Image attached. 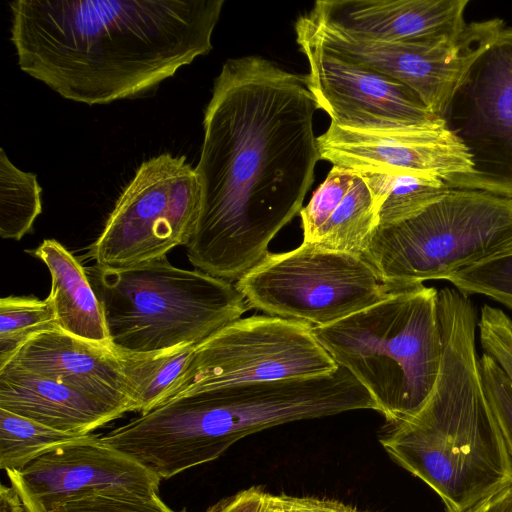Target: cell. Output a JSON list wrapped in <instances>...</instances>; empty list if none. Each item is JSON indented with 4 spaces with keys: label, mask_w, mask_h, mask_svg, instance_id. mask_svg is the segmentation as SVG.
Masks as SVG:
<instances>
[{
    "label": "cell",
    "mask_w": 512,
    "mask_h": 512,
    "mask_svg": "<svg viewBox=\"0 0 512 512\" xmlns=\"http://www.w3.org/2000/svg\"><path fill=\"white\" fill-rule=\"evenodd\" d=\"M512 246V199L449 189L418 213L379 225L362 254L387 287L446 280Z\"/></svg>",
    "instance_id": "obj_6"
},
{
    "label": "cell",
    "mask_w": 512,
    "mask_h": 512,
    "mask_svg": "<svg viewBox=\"0 0 512 512\" xmlns=\"http://www.w3.org/2000/svg\"><path fill=\"white\" fill-rule=\"evenodd\" d=\"M465 512H512V485L479 502Z\"/></svg>",
    "instance_id": "obj_31"
},
{
    "label": "cell",
    "mask_w": 512,
    "mask_h": 512,
    "mask_svg": "<svg viewBox=\"0 0 512 512\" xmlns=\"http://www.w3.org/2000/svg\"><path fill=\"white\" fill-rule=\"evenodd\" d=\"M0 512H25L22 501L13 487L1 485Z\"/></svg>",
    "instance_id": "obj_32"
},
{
    "label": "cell",
    "mask_w": 512,
    "mask_h": 512,
    "mask_svg": "<svg viewBox=\"0 0 512 512\" xmlns=\"http://www.w3.org/2000/svg\"><path fill=\"white\" fill-rule=\"evenodd\" d=\"M477 330L483 352L494 359L512 384V318L502 309L485 304Z\"/></svg>",
    "instance_id": "obj_27"
},
{
    "label": "cell",
    "mask_w": 512,
    "mask_h": 512,
    "mask_svg": "<svg viewBox=\"0 0 512 512\" xmlns=\"http://www.w3.org/2000/svg\"><path fill=\"white\" fill-rule=\"evenodd\" d=\"M305 75L257 56L228 59L204 111L201 204L190 263L235 283L302 209L320 160Z\"/></svg>",
    "instance_id": "obj_1"
},
{
    "label": "cell",
    "mask_w": 512,
    "mask_h": 512,
    "mask_svg": "<svg viewBox=\"0 0 512 512\" xmlns=\"http://www.w3.org/2000/svg\"><path fill=\"white\" fill-rule=\"evenodd\" d=\"M337 368L311 325L269 315L239 318L196 345L161 405L216 387L316 377Z\"/></svg>",
    "instance_id": "obj_9"
},
{
    "label": "cell",
    "mask_w": 512,
    "mask_h": 512,
    "mask_svg": "<svg viewBox=\"0 0 512 512\" xmlns=\"http://www.w3.org/2000/svg\"><path fill=\"white\" fill-rule=\"evenodd\" d=\"M504 27L496 18L468 23L453 39L389 42L342 28L309 11L297 19L295 32L403 83L443 119L473 64Z\"/></svg>",
    "instance_id": "obj_10"
},
{
    "label": "cell",
    "mask_w": 512,
    "mask_h": 512,
    "mask_svg": "<svg viewBox=\"0 0 512 512\" xmlns=\"http://www.w3.org/2000/svg\"><path fill=\"white\" fill-rule=\"evenodd\" d=\"M303 242L361 256L378 226V208L362 176L333 166L300 211Z\"/></svg>",
    "instance_id": "obj_18"
},
{
    "label": "cell",
    "mask_w": 512,
    "mask_h": 512,
    "mask_svg": "<svg viewBox=\"0 0 512 512\" xmlns=\"http://www.w3.org/2000/svg\"><path fill=\"white\" fill-rule=\"evenodd\" d=\"M443 119L472 161L454 189L512 199V28L505 26L476 60Z\"/></svg>",
    "instance_id": "obj_11"
},
{
    "label": "cell",
    "mask_w": 512,
    "mask_h": 512,
    "mask_svg": "<svg viewBox=\"0 0 512 512\" xmlns=\"http://www.w3.org/2000/svg\"><path fill=\"white\" fill-rule=\"evenodd\" d=\"M308 61L306 82L331 124L352 129H389L424 125L434 115L403 83L296 32Z\"/></svg>",
    "instance_id": "obj_12"
},
{
    "label": "cell",
    "mask_w": 512,
    "mask_h": 512,
    "mask_svg": "<svg viewBox=\"0 0 512 512\" xmlns=\"http://www.w3.org/2000/svg\"><path fill=\"white\" fill-rule=\"evenodd\" d=\"M269 493L253 486L212 505L206 512H265Z\"/></svg>",
    "instance_id": "obj_29"
},
{
    "label": "cell",
    "mask_w": 512,
    "mask_h": 512,
    "mask_svg": "<svg viewBox=\"0 0 512 512\" xmlns=\"http://www.w3.org/2000/svg\"><path fill=\"white\" fill-rule=\"evenodd\" d=\"M49 297L7 296L0 300V368L35 334L57 328Z\"/></svg>",
    "instance_id": "obj_24"
},
{
    "label": "cell",
    "mask_w": 512,
    "mask_h": 512,
    "mask_svg": "<svg viewBox=\"0 0 512 512\" xmlns=\"http://www.w3.org/2000/svg\"><path fill=\"white\" fill-rule=\"evenodd\" d=\"M52 512H175L158 494L141 495L129 491H100L70 502Z\"/></svg>",
    "instance_id": "obj_26"
},
{
    "label": "cell",
    "mask_w": 512,
    "mask_h": 512,
    "mask_svg": "<svg viewBox=\"0 0 512 512\" xmlns=\"http://www.w3.org/2000/svg\"><path fill=\"white\" fill-rule=\"evenodd\" d=\"M438 307L444 351L434 389L412 418L386 423L380 443L438 494L447 512H465L512 485V458L483 388L475 306L445 287Z\"/></svg>",
    "instance_id": "obj_3"
},
{
    "label": "cell",
    "mask_w": 512,
    "mask_h": 512,
    "mask_svg": "<svg viewBox=\"0 0 512 512\" xmlns=\"http://www.w3.org/2000/svg\"><path fill=\"white\" fill-rule=\"evenodd\" d=\"M42 188L36 175L17 168L0 150V236L20 240L42 212Z\"/></svg>",
    "instance_id": "obj_22"
},
{
    "label": "cell",
    "mask_w": 512,
    "mask_h": 512,
    "mask_svg": "<svg viewBox=\"0 0 512 512\" xmlns=\"http://www.w3.org/2000/svg\"><path fill=\"white\" fill-rule=\"evenodd\" d=\"M112 348L159 352L197 345L250 309L235 283L173 266L167 256L142 264L85 268Z\"/></svg>",
    "instance_id": "obj_5"
},
{
    "label": "cell",
    "mask_w": 512,
    "mask_h": 512,
    "mask_svg": "<svg viewBox=\"0 0 512 512\" xmlns=\"http://www.w3.org/2000/svg\"><path fill=\"white\" fill-rule=\"evenodd\" d=\"M487 401L512 458V384L500 366L483 352L479 358Z\"/></svg>",
    "instance_id": "obj_28"
},
{
    "label": "cell",
    "mask_w": 512,
    "mask_h": 512,
    "mask_svg": "<svg viewBox=\"0 0 512 512\" xmlns=\"http://www.w3.org/2000/svg\"><path fill=\"white\" fill-rule=\"evenodd\" d=\"M0 408L71 435L90 434L130 412L125 405L11 365L0 368Z\"/></svg>",
    "instance_id": "obj_17"
},
{
    "label": "cell",
    "mask_w": 512,
    "mask_h": 512,
    "mask_svg": "<svg viewBox=\"0 0 512 512\" xmlns=\"http://www.w3.org/2000/svg\"><path fill=\"white\" fill-rule=\"evenodd\" d=\"M196 345L143 354L116 352L133 389L135 411L148 413L163 402L188 368Z\"/></svg>",
    "instance_id": "obj_20"
},
{
    "label": "cell",
    "mask_w": 512,
    "mask_h": 512,
    "mask_svg": "<svg viewBox=\"0 0 512 512\" xmlns=\"http://www.w3.org/2000/svg\"><path fill=\"white\" fill-rule=\"evenodd\" d=\"M320 159L358 173L406 172L443 180L451 189L472 171L468 149L444 119L389 129L334 124L317 137Z\"/></svg>",
    "instance_id": "obj_14"
},
{
    "label": "cell",
    "mask_w": 512,
    "mask_h": 512,
    "mask_svg": "<svg viewBox=\"0 0 512 512\" xmlns=\"http://www.w3.org/2000/svg\"><path fill=\"white\" fill-rule=\"evenodd\" d=\"M51 275L52 301L58 326L76 337L112 348L104 314L85 268L61 243L45 239L33 250Z\"/></svg>",
    "instance_id": "obj_19"
},
{
    "label": "cell",
    "mask_w": 512,
    "mask_h": 512,
    "mask_svg": "<svg viewBox=\"0 0 512 512\" xmlns=\"http://www.w3.org/2000/svg\"><path fill=\"white\" fill-rule=\"evenodd\" d=\"M71 435L0 408V468L19 470L45 451L70 441Z\"/></svg>",
    "instance_id": "obj_23"
},
{
    "label": "cell",
    "mask_w": 512,
    "mask_h": 512,
    "mask_svg": "<svg viewBox=\"0 0 512 512\" xmlns=\"http://www.w3.org/2000/svg\"><path fill=\"white\" fill-rule=\"evenodd\" d=\"M468 0H322L312 12L364 36L389 42L453 39L466 28Z\"/></svg>",
    "instance_id": "obj_15"
},
{
    "label": "cell",
    "mask_w": 512,
    "mask_h": 512,
    "mask_svg": "<svg viewBox=\"0 0 512 512\" xmlns=\"http://www.w3.org/2000/svg\"><path fill=\"white\" fill-rule=\"evenodd\" d=\"M6 365L60 381L135 411L133 389L115 350L59 327L33 335Z\"/></svg>",
    "instance_id": "obj_16"
},
{
    "label": "cell",
    "mask_w": 512,
    "mask_h": 512,
    "mask_svg": "<svg viewBox=\"0 0 512 512\" xmlns=\"http://www.w3.org/2000/svg\"><path fill=\"white\" fill-rule=\"evenodd\" d=\"M25 512H52L100 491L158 494L161 479L125 453L87 434L59 444L6 472Z\"/></svg>",
    "instance_id": "obj_13"
},
{
    "label": "cell",
    "mask_w": 512,
    "mask_h": 512,
    "mask_svg": "<svg viewBox=\"0 0 512 512\" xmlns=\"http://www.w3.org/2000/svg\"><path fill=\"white\" fill-rule=\"evenodd\" d=\"M265 512H290L285 503L283 494L273 495L269 493Z\"/></svg>",
    "instance_id": "obj_33"
},
{
    "label": "cell",
    "mask_w": 512,
    "mask_h": 512,
    "mask_svg": "<svg viewBox=\"0 0 512 512\" xmlns=\"http://www.w3.org/2000/svg\"><path fill=\"white\" fill-rule=\"evenodd\" d=\"M224 0H16L19 68L88 105L144 95L208 54Z\"/></svg>",
    "instance_id": "obj_2"
},
{
    "label": "cell",
    "mask_w": 512,
    "mask_h": 512,
    "mask_svg": "<svg viewBox=\"0 0 512 512\" xmlns=\"http://www.w3.org/2000/svg\"><path fill=\"white\" fill-rule=\"evenodd\" d=\"M235 286L250 308L320 327L382 300L388 293L361 257L302 242L268 253Z\"/></svg>",
    "instance_id": "obj_7"
},
{
    "label": "cell",
    "mask_w": 512,
    "mask_h": 512,
    "mask_svg": "<svg viewBox=\"0 0 512 512\" xmlns=\"http://www.w3.org/2000/svg\"><path fill=\"white\" fill-rule=\"evenodd\" d=\"M290 512H367L342 501L314 496H290L283 494Z\"/></svg>",
    "instance_id": "obj_30"
},
{
    "label": "cell",
    "mask_w": 512,
    "mask_h": 512,
    "mask_svg": "<svg viewBox=\"0 0 512 512\" xmlns=\"http://www.w3.org/2000/svg\"><path fill=\"white\" fill-rule=\"evenodd\" d=\"M313 333L365 387L387 424L412 418L430 397L444 351L434 287H389L382 300Z\"/></svg>",
    "instance_id": "obj_4"
},
{
    "label": "cell",
    "mask_w": 512,
    "mask_h": 512,
    "mask_svg": "<svg viewBox=\"0 0 512 512\" xmlns=\"http://www.w3.org/2000/svg\"><path fill=\"white\" fill-rule=\"evenodd\" d=\"M201 187L185 156L162 153L137 168L110 212L88 256L124 268L188 244L199 216Z\"/></svg>",
    "instance_id": "obj_8"
},
{
    "label": "cell",
    "mask_w": 512,
    "mask_h": 512,
    "mask_svg": "<svg viewBox=\"0 0 512 512\" xmlns=\"http://www.w3.org/2000/svg\"><path fill=\"white\" fill-rule=\"evenodd\" d=\"M446 280L468 297L484 295L512 311V246Z\"/></svg>",
    "instance_id": "obj_25"
},
{
    "label": "cell",
    "mask_w": 512,
    "mask_h": 512,
    "mask_svg": "<svg viewBox=\"0 0 512 512\" xmlns=\"http://www.w3.org/2000/svg\"><path fill=\"white\" fill-rule=\"evenodd\" d=\"M378 208V226L408 218L451 189L438 178L406 172L359 173Z\"/></svg>",
    "instance_id": "obj_21"
}]
</instances>
